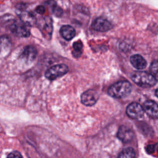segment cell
Returning a JSON list of instances; mask_svg holds the SVG:
<instances>
[{"label":"cell","instance_id":"cell-1","mask_svg":"<svg viewBox=\"0 0 158 158\" xmlns=\"http://www.w3.org/2000/svg\"><path fill=\"white\" fill-rule=\"evenodd\" d=\"M131 78L135 83L143 88L152 87L157 82L151 73L144 71L133 72L131 74Z\"/></svg>","mask_w":158,"mask_h":158},{"label":"cell","instance_id":"cell-2","mask_svg":"<svg viewBox=\"0 0 158 158\" xmlns=\"http://www.w3.org/2000/svg\"><path fill=\"white\" fill-rule=\"evenodd\" d=\"M131 91V85L128 81H118L108 89V94L115 98H122L127 96Z\"/></svg>","mask_w":158,"mask_h":158},{"label":"cell","instance_id":"cell-3","mask_svg":"<svg viewBox=\"0 0 158 158\" xmlns=\"http://www.w3.org/2000/svg\"><path fill=\"white\" fill-rule=\"evenodd\" d=\"M7 24L10 31L19 37H28L30 35V31L22 22L12 19L8 20Z\"/></svg>","mask_w":158,"mask_h":158},{"label":"cell","instance_id":"cell-4","mask_svg":"<svg viewBox=\"0 0 158 158\" xmlns=\"http://www.w3.org/2000/svg\"><path fill=\"white\" fill-rule=\"evenodd\" d=\"M69 70L68 67L64 64H57L49 67L45 72V77L49 80H54L64 75Z\"/></svg>","mask_w":158,"mask_h":158},{"label":"cell","instance_id":"cell-5","mask_svg":"<svg viewBox=\"0 0 158 158\" xmlns=\"http://www.w3.org/2000/svg\"><path fill=\"white\" fill-rule=\"evenodd\" d=\"M144 112L143 107L137 102L130 103L126 109V114L127 115L133 119L141 118L144 115Z\"/></svg>","mask_w":158,"mask_h":158},{"label":"cell","instance_id":"cell-6","mask_svg":"<svg viewBox=\"0 0 158 158\" xmlns=\"http://www.w3.org/2000/svg\"><path fill=\"white\" fill-rule=\"evenodd\" d=\"M99 98L98 92L94 89H89L84 92L81 96V102L86 106H93Z\"/></svg>","mask_w":158,"mask_h":158},{"label":"cell","instance_id":"cell-7","mask_svg":"<svg viewBox=\"0 0 158 158\" xmlns=\"http://www.w3.org/2000/svg\"><path fill=\"white\" fill-rule=\"evenodd\" d=\"M38 54L36 48L32 45H28L25 47L20 55V58L28 63H31L35 60Z\"/></svg>","mask_w":158,"mask_h":158},{"label":"cell","instance_id":"cell-8","mask_svg":"<svg viewBox=\"0 0 158 158\" xmlns=\"http://www.w3.org/2000/svg\"><path fill=\"white\" fill-rule=\"evenodd\" d=\"M91 27L94 30L98 31H106L112 27L111 23L103 17H98L92 23Z\"/></svg>","mask_w":158,"mask_h":158},{"label":"cell","instance_id":"cell-9","mask_svg":"<svg viewBox=\"0 0 158 158\" xmlns=\"http://www.w3.org/2000/svg\"><path fill=\"white\" fill-rule=\"evenodd\" d=\"M117 136L122 142L128 143L133 139L134 137V133L130 128L125 125H122L119 128Z\"/></svg>","mask_w":158,"mask_h":158},{"label":"cell","instance_id":"cell-10","mask_svg":"<svg viewBox=\"0 0 158 158\" xmlns=\"http://www.w3.org/2000/svg\"><path fill=\"white\" fill-rule=\"evenodd\" d=\"M144 112L149 117L156 118H158V104L153 101L148 100L144 102L143 106Z\"/></svg>","mask_w":158,"mask_h":158},{"label":"cell","instance_id":"cell-11","mask_svg":"<svg viewBox=\"0 0 158 158\" xmlns=\"http://www.w3.org/2000/svg\"><path fill=\"white\" fill-rule=\"evenodd\" d=\"M19 16L21 22L25 25L28 26H33L36 23V20L35 17L31 13L25 10L19 11Z\"/></svg>","mask_w":158,"mask_h":158},{"label":"cell","instance_id":"cell-12","mask_svg":"<svg viewBox=\"0 0 158 158\" xmlns=\"http://www.w3.org/2000/svg\"><path fill=\"white\" fill-rule=\"evenodd\" d=\"M130 60L132 65L138 70L144 69L147 65L146 60L139 54L133 55L131 56Z\"/></svg>","mask_w":158,"mask_h":158},{"label":"cell","instance_id":"cell-13","mask_svg":"<svg viewBox=\"0 0 158 158\" xmlns=\"http://www.w3.org/2000/svg\"><path fill=\"white\" fill-rule=\"evenodd\" d=\"M60 33L65 40L69 41L75 36L76 33L75 29L72 26L65 25L60 28Z\"/></svg>","mask_w":158,"mask_h":158},{"label":"cell","instance_id":"cell-14","mask_svg":"<svg viewBox=\"0 0 158 158\" xmlns=\"http://www.w3.org/2000/svg\"><path fill=\"white\" fill-rule=\"evenodd\" d=\"M41 21L40 24H43L41 25V29L44 31V34L51 35L52 31V20L50 17H44L41 19Z\"/></svg>","mask_w":158,"mask_h":158},{"label":"cell","instance_id":"cell-15","mask_svg":"<svg viewBox=\"0 0 158 158\" xmlns=\"http://www.w3.org/2000/svg\"><path fill=\"white\" fill-rule=\"evenodd\" d=\"M11 46V40L9 36L3 35L0 37V53L9 51Z\"/></svg>","mask_w":158,"mask_h":158},{"label":"cell","instance_id":"cell-16","mask_svg":"<svg viewBox=\"0 0 158 158\" xmlns=\"http://www.w3.org/2000/svg\"><path fill=\"white\" fill-rule=\"evenodd\" d=\"M117 158H135V152L132 148H128L120 152Z\"/></svg>","mask_w":158,"mask_h":158},{"label":"cell","instance_id":"cell-17","mask_svg":"<svg viewBox=\"0 0 158 158\" xmlns=\"http://www.w3.org/2000/svg\"><path fill=\"white\" fill-rule=\"evenodd\" d=\"M73 55L75 57H79L81 53H82V48H83V44L80 40H78L76 42H75L73 44Z\"/></svg>","mask_w":158,"mask_h":158},{"label":"cell","instance_id":"cell-18","mask_svg":"<svg viewBox=\"0 0 158 158\" xmlns=\"http://www.w3.org/2000/svg\"><path fill=\"white\" fill-rule=\"evenodd\" d=\"M151 73L156 78V80H158V60H154L150 66Z\"/></svg>","mask_w":158,"mask_h":158},{"label":"cell","instance_id":"cell-19","mask_svg":"<svg viewBox=\"0 0 158 158\" xmlns=\"http://www.w3.org/2000/svg\"><path fill=\"white\" fill-rule=\"evenodd\" d=\"M52 10L53 14L57 17H60L62 14V12H63L62 10L60 9V7L57 6L56 4L52 5Z\"/></svg>","mask_w":158,"mask_h":158},{"label":"cell","instance_id":"cell-20","mask_svg":"<svg viewBox=\"0 0 158 158\" xmlns=\"http://www.w3.org/2000/svg\"><path fill=\"white\" fill-rule=\"evenodd\" d=\"M7 158H23V157L19 152L17 151H14L8 155Z\"/></svg>","mask_w":158,"mask_h":158},{"label":"cell","instance_id":"cell-21","mask_svg":"<svg viewBox=\"0 0 158 158\" xmlns=\"http://www.w3.org/2000/svg\"><path fill=\"white\" fill-rule=\"evenodd\" d=\"M35 10L39 14H43L45 12V8L43 6H38L36 7Z\"/></svg>","mask_w":158,"mask_h":158},{"label":"cell","instance_id":"cell-22","mask_svg":"<svg viewBox=\"0 0 158 158\" xmlns=\"http://www.w3.org/2000/svg\"><path fill=\"white\" fill-rule=\"evenodd\" d=\"M155 94H156V96L158 98V88L156 90V91H155Z\"/></svg>","mask_w":158,"mask_h":158}]
</instances>
